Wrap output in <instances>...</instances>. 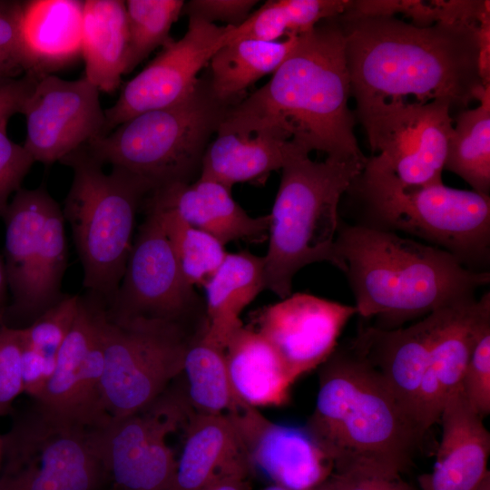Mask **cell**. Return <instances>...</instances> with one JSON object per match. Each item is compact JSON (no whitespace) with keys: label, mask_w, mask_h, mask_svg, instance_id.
I'll return each instance as SVG.
<instances>
[{"label":"cell","mask_w":490,"mask_h":490,"mask_svg":"<svg viewBox=\"0 0 490 490\" xmlns=\"http://www.w3.org/2000/svg\"><path fill=\"white\" fill-rule=\"evenodd\" d=\"M475 490H490V475H486Z\"/></svg>","instance_id":"c3c4849f"},{"label":"cell","mask_w":490,"mask_h":490,"mask_svg":"<svg viewBox=\"0 0 490 490\" xmlns=\"http://www.w3.org/2000/svg\"><path fill=\"white\" fill-rule=\"evenodd\" d=\"M37 76L25 74L0 85V121L22 113Z\"/></svg>","instance_id":"f6af8a7d"},{"label":"cell","mask_w":490,"mask_h":490,"mask_svg":"<svg viewBox=\"0 0 490 490\" xmlns=\"http://www.w3.org/2000/svg\"><path fill=\"white\" fill-rule=\"evenodd\" d=\"M357 10L368 15L403 13L416 25L432 23L478 24L490 16L489 1H357Z\"/></svg>","instance_id":"d590c367"},{"label":"cell","mask_w":490,"mask_h":490,"mask_svg":"<svg viewBox=\"0 0 490 490\" xmlns=\"http://www.w3.org/2000/svg\"><path fill=\"white\" fill-rule=\"evenodd\" d=\"M338 20L357 108L413 95L416 103L445 101L460 112L486 85L478 73V24L418 26L348 8Z\"/></svg>","instance_id":"6da1fadb"},{"label":"cell","mask_w":490,"mask_h":490,"mask_svg":"<svg viewBox=\"0 0 490 490\" xmlns=\"http://www.w3.org/2000/svg\"><path fill=\"white\" fill-rule=\"evenodd\" d=\"M129 34L125 1L84 0L82 56L84 77L100 92L113 93L126 74Z\"/></svg>","instance_id":"f1b7e54d"},{"label":"cell","mask_w":490,"mask_h":490,"mask_svg":"<svg viewBox=\"0 0 490 490\" xmlns=\"http://www.w3.org/2000/svg\"><path fill=\"white\" fill-rule=\"evenodd\" d=\"M54 199L45 186L21 188L3 216L5 225V268L12 303L5 309L0 323L23 328L36 319L35 297L44 253L43 227Z\"/></svg>","instance_id":"d6986e66"},{"label":"cell","mask_w":490,"mask_h":490,"mask_svg":"<svg viewBox=\"0 0 490 490\" xmlns=\"http://www.w3.org/2000/svg\"><path fill=\"white\" fill-rule=\"evenodd\" d=\"M225 358L233 390L244 405L258 409L288 402L294 381L275 349L256 329L240 328L228 342Z\"/></svg>","instance_id":"83f0119b"},{"label":"cell","mask_w":490,"mask_h":490,"mask_svg":"<svg viewBox=\"0 0 490 490\" xmlns=\"http://www.w3.org/2000/svg\"><path fill=\"white\" fill-rule=\"evenodd\" d=\"M2 455H3V440H2V434H0V469H1V464H2Z\"/></svg>","instance_id":"816d5d0a"},{"label":"cell","mask_w":490,"mask_h":490,"mask_svg":"<svg viewBox=\"0 0 490 490\" xmlns=\"http://www.w3.org/2000/svg\"><path fill=\"white\" fill-rule=\"evenodd\" d=\"M21 338L23 393H25L34 399L42 391L44 385L51 377L53 370L49 368L44 357L24 340L22 334Z\"/></svg>","instance_id":"7bdbcfd3"},{"label":"cell","mask_w":490,"mask_h":490,"mask_svg":"<svg viewBox=\"0 0 490 490\" xmlns=\"http://www.w3.org/2000/svg\"><path fill=\"white\" fill-rule=\"evenodd\" d=\"M3 328L0 354V416L11 414L14 401L23 393L20 329L4 324Z\"/></svg>","instance_id":"60d3db41"},{"label":"cell","mask_w":490,"mask_h":490,"mask_svg":"<svg viewBox=\"0 0 490 490\" xmlns=\"http://www.w3.org/2000/svg\"><path fill=\"white\" fill-rule=\"evenodd\" d=\"M190 225L224 246L231 241L261 243L268 239L270 216L252 217L236 202L231 190L211 179L174 183L152 191Z\"/></svg>","instance_id":"603a6c76"},{"label":"cell","mask_w":490,"mask_h":490,"mask_svg":"<svg viewBox=\"0 0 490 490\" xmlns=\"http://www.w3.org/2000/svg\"><path fill=\"white\" fill-rule=\"evenodd\" d=\"M185 427L175 490H201L221 476H249L250 463L228 415L191 411Z\"/></svg>","instance_id":"cb8c5ba5"},{"label":"cell","mask_w":490,"mask_h":490,"mask_svg":"<svg viewBox=\"0 0 490 490\" xmlns=\"http://www.w3.org/2000/svg\"><path fill=\"white\" fill-rule=\"evenodd\" d=\"M100 91L84 76L64 80L51 74L36 77L22 114L24 147L34 162L51 164L104 134Z\"/></svg>","instance_id":"2e32d148"},{"label":"cell","mask_w":490,"mask_h":490,"mask_svg":"<svg viewBox=\"0 0 490 490\" xmlns=\"http://www.w3.org/2000/svg\"><path fill=\"white\" fill-rule=\"evenodd\" d=\"M123 277L107 314L116 318H144L192 327L202 322L205 307L184 279L157 211L145 204ZM205 316V315H203Z\"/></svg>","instance_id":"4fadbf2b"},{"label":"cell","mask_w":490,"mask_h":490,"mask_svg":"<svg viewBox=\"0 0 490 490\" xmlns=\"http://www.w3.org/2000/svg\"><path fill=\"white\" fill-rule=\"evenodd\" d=\"M348 4L345 0H270L242 24L231 26L226 43L240 39L274 42L299 36L321 21L343 14Z\"/></svg>","instance_id":"d6a6232c"},{"label":"cell","mask_w":490,"mask_h":490,"mask_svg":"<svg viewBox=\"0 0 490 490\" xmlns=\"http://www.w3.org/2000/svg\"><path fill=\"white\" fill-rule=\"evenodd\" d=\"M441 440L433 471L418 476L420 490H475L490 473V433L461 385L447 397L439 421Z\"/></svg>","instance_id":"7402d4cb"},{"label":"cell","mask_w":490,"mask_h":490,"mask_svg":"<svg viewBox=\"0 0 490 490\" xmlns=\"http://www.w3.org/2000/svg\"><path fill=\"white\" fill-rule=\"evenodd\" d=\"M335 249L358 314L378 318L380 328L474 299L490 282L489 271L469 270L440 248L341 220Z\"/></svg>","instance_id":"277c9868"},{"label":"cell","mask_w":490,"mask_h":490,"mask_svg":"<svg viewBox=\"0 0 490 490\" xmlns=\"http://www.w3.org/2000/svg\"><path fill=\"white\" fill-rule=\"evenodd\" d=\"M299 37L274 42L240 39L226 43L209 63V82L213 94L230 104L240 103L251 84L279 67L298 44Z\"/></svg>","instance_id":"f546056e"},{"label":"cell","mask_w":490,"mask_h":490,"mask_svg":"<svg viewBox=\"0 0 490 490\" xmlns=\"http://www.w3.org/2000/svg\"><path fill=\"white\" fill-rule=\"evenodd\" d=\"M19 77H20V76H19ZM14 79H15V78H14ZM10 80H12V79H7V78H5V77L0 76V85L3 84V83H6V82H8V81H10Z\"/></svg>","instance_id":"f5cc1de1"},{"label":"cell","mask_w":490,"mask_h":490,"mask_svg":"<svg viewBox=\"0 0 490 490\" xmlns=\"http://www.w3.org/2000/svg\"><path fill=\"white\" fill-rule=\"evenodd\" d=\"M476 37L479 76L484 84H490V19L478 24Z\"/></svg>","instance_id":"bcb514c9"},{"label":"cell","mask_w":490,"mask_h":490,"mask_svg":"<svg viewBox=\"0 0 490 490\" xmlns=\"http://www.w3.org/2000/svg\"><path fill=\"white\" fill-rule=\"evenodd\" d=\"M231 26L189 17L186 33L172 40L138 74L128 81L113 105L104 110V134L142 113L176 104L198 86L200 72L226 44Z\"/></svg>","instance_id":"9a60e30c"},{"label":"cell","mask_w":490,"mask_h":490,"mask_svg":"<svg viewBox=\"0 0 490 490\" xmlns=\"http://www.w3.org/2000/svg\"><path fill=\"white\" fill-rule=\"evenodd\" d=\"M84 1H23L21 39L29 74H47L82 54Z\"/></svg>","instance_id":"d4e9b609"},{"label":"cell","mask_w":490,"mask_h":490,"mask_svg":"<svg viewBox=\"0 0 490 490\" xmlns=\"http://www.w3.org/2000/svg\"><path fill=\"white\" fill-rule=\"evenodd\" d=\"M230 104L212 93L209 79L169 107L138 114L85 146L103 165L135 175L153 189L191 183Z\"/></svg>","instance_id":"ba28073f"},{"label":"cell","mask_w":490,"mask_h":490,"mask_svg":"<svg viewBox=\"0 0 490 490\" xmlns=\"http://www.w3.org/2000/svg\"><path fill=\"white\" fill-rule=\"evenodd\" d=\"M311 490H334V489L331 486V485H330V483L328 481V478L324 482H322L321 484H319L317 486H315L314 488H312Z\"/></svg>","instance_id":"681fc988"},{"label":"cell","mask_w":490,"mask_h":490,"mask_svg":"<svg viewBox=\"0 0 490 490\" xmlns=\"http://www.w3.org/2000/svg\"><path fill=\"white\" fill-rule=\"evenodd\" d=\"M296 148L267 132L218 130L203 154L199 177L230 190L239 182L264 183Z\"/></svg>","instance_id":"4316f807"},{"label":"cell","mask_w":490,"mask_h":490,"mask_svg":"<svg viewBox=\"0 0 490 490\" xmlns=\"http://www.w3.org/2000/svg\"><path fill=\"white\" fill-rule=\"evenodd\" d=\"M257 4L256 0H191L185 3L181 15L236 27L247 19Z\"/></svg>","instance_id":"b9f144b4"},{"label":"cell","mask_w":490,"mask_h":490,"mask_svg":"<svg viewBox=\"0 0 490 490\" xmlns=\"http://www.w3.org/2000/svg\"><path fill=\"white\" fill-rule=\"evenodd\" d=\"M451 106L445 101L426 103L391 100L356 109L371 149L369 158L407 187L442 182L453 129Z\"/></svg>","instance_id":"8fae6325"},{"label":"cell","mask_w":490,"mask_h":490,"mask_svg":"<svg viewBox=\"0 0 490 490\" xmlns=\"http://www.w3.org/2000/svg\"><path fill=\"white\" fill-rule=\"evenodd\" d=\"M145 204L158 213L186 282L202 286L215 273L228 254L225 246L209 233L197 229L151 192Z\"/></svg>","instance_id":"836d02e7"},{"label":"cell","mask_w":490,"mask_h":490,"mask_svg":"<svg viewBox=\"0 0 490 490\" xmlns=\"http://www.w3.org/2000/svg\"><path fill=\"white\" fill-rule=\"evenodd\" d=\"M248 475H233L214 479L201 490H250Z\"/></svg>","instance_id":"7dc6e473"},{"label":"cell","mask_w":490,"mask_h":490,"mask_svg":"<svg viewBox=\"0 0 490 490\" xmlns=\"http://www.w3.org/2000/svg\"><path fill=\"white\" fill-rule=\"evenodd\" d=\"M203 289L206 317L203 337L225 349L231 337L244 326L240 319L243 309L266 289L264 256L247 250L228 252Z\"/></svg>","instance_id":"484cf974"},{"label":"cell","mask_w":490,"mask_h":490,"mask_svg":"<svg viewBox=\"0 0 490 490\" xmlns=\"http://www.w3.org/2000/svg\"><path fill=\"white\" fill-rule=\"evenodd\" d=\"M0 490H98L107 476L92 429L51 419L34 406L2 435Z\"/></svg>","instance_id":"30bf717a"},{"label":"cell","mask_w":490,"mask_h":490,"mask_svg":"<svg viewBox=\"0 0 490 490\" xmlns=\"http://www.w3.org/2000/svg\"><path fill=\"white\" fill-rule=\"evenodd\" d=\"M227 415L251 471H261L274 484L310 490L333 473L331 461L306 427L272 422L249 406Z\"/></svg>","instance_id":"ac0fdd59"},{"label":"cell","mask_w":490,"mask_h":490,"mask_svg":"<svg viewBox=\"0 0 490 490\" xmlns=\"http://www.w3.org/2000/svg\"><path fill=\"white\" fill-rule=\"evenodd\" d=\"M81 296L64 295L29 326L20 328L24 340L54 370L57 353L75 320Z\"/></svg>","instance_id":"8d00e7d4"},{"label":"cell","mask_w":490,"mask_h":490,"mask_svg":"<svg viewBox=\"0 0 490 490\" xmlns=\"http://www.w3.org/2000/svg\"><path fill=\"white\" fill-rule=\"evenodd\" d=\"M263 490H289V489H288V488H286L284 486L273 484L272 485L268 486V487L264 488Z\"/></svg>","instance_id":"f907efd6"},{"label":"cell","mask_w":490,"mask_h":490,"mask_svg":"<svg viewBox=\"0 0 490 490\" xmlns=\"http://www.w3.org/2000/svg\"><path fill=\"white\" fill-rule=\"evenodd\" d=\"M328 481L334 490H420L400 478H384L332 473Z\"/></svg>","instance_id":"ee69618b"},{"label":"cell","mask_w":490,"mask_h":490,"mask_svg":"<svg viewBox=\"0 0 490 490\" xmlns=\"http://www.w3.org/2000/svg\"><path fill=\"white\" fill-rule=\"evenodd\" d=\"M356 314L355 306L295 293L261 309L254 318V329L272 346L295 382L331 356Z\"/></svg>","instance_id":"e0dca14e"},{"label":"cell","mask_w":490,"mask_h":490,"mask_svg":"<svg viewBox=\"0 0 490 490\" xmlns=\"http://www.w3.org/2000/svg\"><path fill=\"white\" fill-rule=\"evenodd\" d=\"M60 162L73 170L63 213L82 265L83 285L107 306L124 274L137 211L154 189L122 170L105 172L85 145Z\"/></svg>","instance_id":"52a82bcc"},{"label":"cell","mask_w":490,"mask_h":490,"mask_svg":"<svg viewBox=\"0 0 490 490\" xmlns=\"http://www.w3.org/2000/svg\"><path fill=\"white\" fill-rule=\"evenodd\" d=\"M350 92L338 15L299 35L270 81L231 106L218 130L267 132L309 154L366 159L353 131Z\"/></svg>","instance_id":"7a4b0ae2"},{"label":"cell","mask_w":490,"mask_h":490,"mask_svg":"<svg viewBox=\"0 0 490 490\" xmlns=\"http://www.w3.org/2000/svg\"><path fill=\"white\" fill-rule=\"evenodd\" d=\"M472 408L484 418L490 413V320L479 331L461 381Z\"/></svg>","instance_id":"74e56055"},{"label":"cell","mask_w":490,"mask_h":490,"mask_svg":"<svg viewBox=\"0 0 490 490\" xmlns=\"http://www.w3.org/2000/svg\"><path fill=\"white\" fill-rule=\"evenodd\" d=\"M93 299L103 348V404L112 418L123 417L146 408L182 374L188 347L205 326L112 318Z\"/></svg>","instance_id":"9c48e42d"},{"label":"cell","mask_w":490,"mask_h":490,"mask_svg":"<svg viewBox=\"0 0 490 490\" xmlns=\"http://www.w3.org/2000/svg\"><path fill=\"white\" fill-rule=\"evenodd\" d=\"M311 490V489H310Z\"/></svg>","instance_id":"db71d44e"},{"label":"cell","mask_w":490,"mask_h":490,"mask_svg":"<svg viewBox=\"0 0 490 490\" xmlns=\"http://www.w3.org/2000/svg\"><path fill=\"white\" fill-rule=\"evenodd\" d=\"M479 105L458 112L444 170L456 173L473 191L490 192V84L478 95Z\"/></svg>","instance_id":"4dcf8cb0"},{"label":"cell","mask_w":490,"mask_h":490,"mask_svg":"<svg viewBox=\"0 0 490 490\" xmlns=\"http://www.w3.org/2000/svg\"><path fill=\"white\" fill-rule=\"evenodd\" d=\"M355 224L417 237L463 266L489 271L490 197L442 182L407 187L369 158L348 189Z\"/></svg>","instance_id":"5b68a950"},{"label":"cell","mask_w":490,"mask_h":490,"mask_svg":"<svg viewBox=\"0 0 490 490\" xmlns=\"http://www.w3.org/2000/svg\"><path fill=\"white\" fill-rule=\"evenodd\" d=\"M9 119L0 121V217L3 218L10 198L22 187L21 184L35 162L24 147L12 141L7 134Z\"/></svg>","instance_id":"ab89813d"},{"label":"cell","mask_w":490,"mask_h":490,"mask_svg":"<svg viewBox=\"0 0 490 490\" xmlns=\"http://www.w3.org/2000/svg\"><path fill=\"white\" fill-rule=\"evenodd\" d=\"M367 160L327 157L316 162L299 148L289 154L269 214L266 289L281 299L289 297L295 275L316 262L344 271L335 249L339 202Z\"/></svg>","instance_id":"8992f818"},{"label":"cell","mask_w":490,"mask_h":490,"mask_svg":"<svg viewBox=\"0 0 490 490\" xmlns=\"http://www.w3.org/2000/svg\"><path fill=\"white\" fill-rule=\"evenodd\" d=\"M191 411L183 395L164 392L143 410L92 429L117 490H175L177 458L168 437Z\"/></svg>","instance_id":"7c38bea8"},{"label":"cell","mask_w":490,"mask_h":490,"mask_svg":"<svg viewBox=\"0 0 490 490\" xmlns=\"http://www.w3.org/2000/svg\"><path fill=\"white\" fill-rule=\"evenodd\" d=\"M205 328L194 337L185 354L182 369L188 384L185 398L193 412L227 415L246 405L238 398L231 386L225 349L204 338Z\"/></svg>","instance_id":"1f68e13d"},{"label":"cell","mask_w":490,"mask_h":490,"mask_svg":"<svg viewBox=\"0 0 490 490\" xmlns=\"http://www.w3.org/2000/svg\"><path fill=\"white\" fill-rule=\"evenodd\" d=\"M490 320V292L450 307L433 344L422 379L416 420L425 432L439 421L450 394L461 385L465 368L483 325Z\"/></svg>","instance_id":"44dd1931"},{"label":"cell","mask_w":490,"mask_h":490,"mask_svg":"<svg viewBox=\"0 0 490 490\" xmlns=\"http://www.w3.org/2000/svg\"><path fill=\"white\" fill-rule=\"evenodd\" d=\"M103 348L93 298L81 297L74 325L57 353L54 370L34 398L44 416L89 429L112 417L102 399Z\"/></svg>","instance_id":"5bb4252c"},{"label":"cell","mask_w":490,"mask_h":490,"mask_svg":"<svg viewBox=\"0 0 490 490\" xmlns=\"http://www.w3.org/2000/svg\"><path fill=\"white\" fill-rule=\"evenodd\" d=\"M452 306L435 310L407 328L362 327L351 341L416 422L418 394L430 352Z\"/></svg>","instance_id":"ffe728a7"},{"label":"cell","mask_w":490,"mask_h":490,"mask_svg":"<svg viewBox=\"0 0 490 490\" xmlns=\"http://www.w3.org/2000/svg\"><path fill=\"white\" fill-rule=\"evenodd\" d=\"M23 1L0 0V76L14 79L29 74L21 39Z\"/></svg>","instance_id":"f35d334b"},{"label":"cell","mask_w":490,"mask_h":490,"mask_svg":"<svg viewBox=\"0 0 490 490\" xmlns=\"http://www.w3.org/2000/svg\"><path fill=\"white\" fill-rule=\"evenodd\" d=\"M182 0L125 1L129 34L126 74L132 72L154 49L172 39L170 31L182 14Z\"/></svg>","instance_id":"e575fe53"},{"label":"cell","mask_w":490,"mask_h":490,"mask_svg":"<svg viewBox=\"0 0 490 490\" xmlns=\"http://www.w3.org/2000/svg\"><path fill=\"white\" fill-rule=\"evenodd\" d=\"M318 384L306 428L333 473L400 478L411 469L426 432L351 343L321 365Z\"/></svg>","instance_id":"3957f363"}]
</instances>
